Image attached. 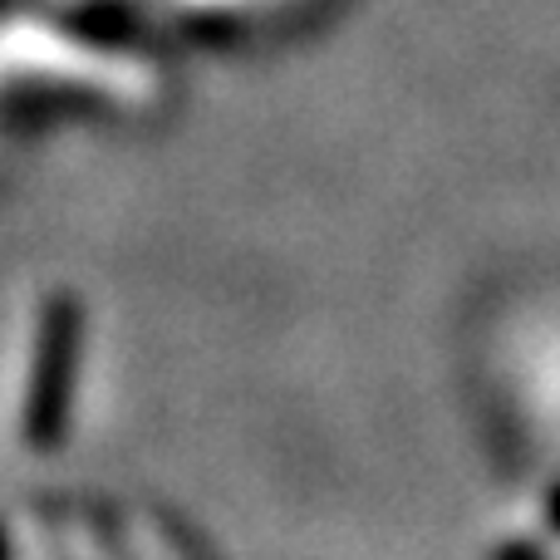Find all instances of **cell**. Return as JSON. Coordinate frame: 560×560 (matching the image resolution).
<instances>
[{
  "mask_svg": "<svg viewBox=\"0 0 560 560\" xmlns=\"http://www.w3.org/2000/svg\"><path fill=\"white\" fill-rule=\"evenodd\" d=\"M65 364H69V305H49L35 329V359L25 369V388L15 404L20 443L45 447L65 423Z\"/></svg>",
  "mask_w": 560,
  "mask_h": 560,
  "instance_id": "obj_1",
  "label": "cell"
},
{
  "mask_svg": "<svg viewBox=\"0 0 560 560\" xmlns=\"http://www.w3.org/2000/svg\"><path fill=\"white\" fill-rule=\"evenodd\" d=\"M0 560H10V546H5V532H0Z\"/></svg>",
  "mask_w": 560,
  "mask_h": 560,
  "instance_id": "obj_2",
  "label": "cell"
}]
</instances>
